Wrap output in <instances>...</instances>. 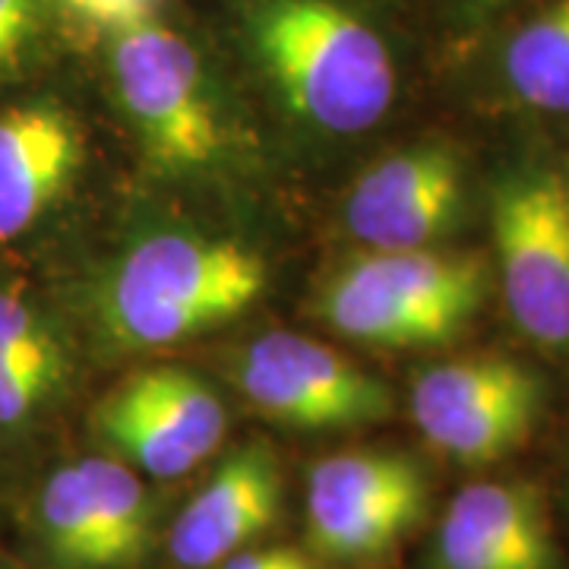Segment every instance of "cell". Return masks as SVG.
Segmentation results:
<instances>
[{
    "label": "cell",
    "mask_w": 569,
    "mask_h": 569,
    "mask_svg": "<svg viewBox=\"0 0 569 569\" xmlns=\"http://www.w3.org/2000/svg\"><path fill=\"white\" fill-rule=\"evenodd\" d=\"M61 7L73 20L92 29H104L111 36L133 22L152 20L156 0H61Z\"/></svg>",
    "instance_id": "17"
},
{
    "label": "cell",
    "mask_w": 569,
    "mask_h": 569,
    "mask_svg": "<svg viewBox=\"0 0 569 569\" xmlns=\"http://www.w3.org/2000/svg\"><path fill=\"white\" fill-rule=\"evenodd\" d=\"M86 133L58 99L0 108V247L26 238L73 187Z\"/></svg>",
    "instance_id": "11"
},
{
    "label": "cell",
    "mask_w": 569,
    "mask_h": 569,
    "mask_svg": "<svg viewBox=\"0 0 569 569\" xmlns=\"http://www.w3.org/2000/svg\"><path fill=\"white\" fill-rule=\"evenodd\" d=\"M497 276L512 323L545 348H569V183L522 168L493 193Z\"/></svg>",
    "instance_id": "5"
},
{
    "label": "cell",
    "mask_w": 569,
    "mask_h": 569,
    "mask_svg": "<svg viewBox=\"0 0 569 569\" xmlns=\"http://www.w3.org/2000/svg\"><path fill=\"white\" fill-rule=\"evenodd\" d=\"M238 387L269 421L298 430H348L387 421L392 389L342 351L301 332L257 336L234 367Z\"/></svg>",
    "instance_id": "8"
},
{
    "label": "cell",
    "mask_w": 569,
    "mask_h": 569,
    "mask_svg": "<svg viewBox=\"0 0 569 569\" xmlns=\"http://www.w3.org/2000/svg\"><path fill=\"white\" fill-rule=\"evenodd\" d=\"M509 0H466V17L468 20H488L493 13H500Z\"/></svg>",
    "instance_id": "20"
},
{
    "label": "cell",
    "mask_w": 569,
    "mask_h": 569,
    "mask_svg": "<svg viewBox=\"0 0 569 569\" xmlns=\"http://www.w3.org/2000/svg\"><path fill=\"white\" fill-rule=\"evenodd\" d=\"M548 399L545 380L507 355H466L425 370L411 418L430 447L459 466H493L529 443Z\"/></svg>",
    "instance_id": "4"
},
{
    "label": "cell",
    "mask_w": 569,
    "mask_h": 569,
    "mask_svg": "<svg viewBox=\"0 0 569 569\" xmlns=\"http://www.w3.org/2000/svg\"><path fill=\"white\" fill-rule=\"evenodd\" d=\"M307 560L295 550L282 548H263V550H238L228 560H222L216 569H298Z\"/></svg>",
    "instance_id": "19"
},
{
    "label": "cell",
    "mask_w": 569,
    "mask_h": 569,
    "mask_svg": "<svg viewBox=\"0 0 569 569\" xmlns=\"http://www.w3.org/2000/svg\"><path fill=\"white\" fill-rule=\"evenodd\" d=\"M266 288L250 247L193 231H156L127 247L99 291V317L127 348H162L244 313Z\"/></svg>",
    "instance_id": "1"
},
{
    "label": "cell",
    "mask_w": 569,
    "mask_h": 569,
    "mask_svg": "<svg viewBox=\"0 0 569 569\" xmlns=\"http://www.w3.org/2000/svg\"><path fill=\"white\" fill-rule=\"evenodd\" d=\"M298 569H313V567H310V563H305V567H298Z\"/></svg>",
    "instance_id": "22"
},
{
    "label": "cell",
    "mask_w": 569,
    "mask_h": 569,
    "mask_svg": "<svg viewBox=\"0 0 569 569\" xmlns=\"http://www.w3.org/2000/svg\"><path fill=\"white\" fill-rule=\"evenodd\" d=\"M425 468L406 452L351 449L326 456L307 478V541L336 563H373L425 519Z\"/></svg>",
    "instance_id": "6"
},
{
    "label": "cell",
    "mask_w": 569,
    "mask_h": 569,
    "mask_svg": "<svg viewBox=\"0 0 569 569\" xmlns=\"http://www.w3.org/2000/svg\"><path fill=\"white\" fill-rule=\"evenodd\" d=\"M41 0H0V77L20 61L39 29Z\"/></svg>",
    "instance_id": "18"
},
{
    "label": "cell",
    "mask_w": 569,
    "mask_h": 569,
    "mask_svg": "<svg viewBox=\"0 0 569 569\" xmlns=\"http://www.w3.org/2000/svg\"><path fill=\"white\" fill-rule=\"evenodd\" d=\"M111 73L123 114L162 171H203L222 156L224 130L209 99L200 58L164 22L111 32Z\"/></svg>",
    "instance_id": "3"
},
{
    "label": "cell",
    "mask_w": 569,
    "mask_h": 569,
    "mask_svg": "<svg viewBox=\"0 0 569 569\" xmlns=\"http://www.w3.org/2000/svg\"><path fill=\"white\" fill-rule=\"evenodd\" d=\"M92 430L133 471L181 478L222 447L228 415L216 389L183 367L127 373L92 408Z\"/></svg>",
    "instance_id": "7"
},
{
    "label": "cell",
    "mask_w": 569,
    "mask_h": 569,
    "mask_svg": "<svg viewBox=\"0 0 569 569\" xmlns=\"http://www.w3.org/2000/svg\"><path fill=\"white\" fill-rule=\"evenodd\" d=\"M70 351L54 317L22 282L0 279V440H17L58 402Z\"/></svg>",
    "instance_id": "13"
},
{
    "label": "cell",
    "mask_w": 569,
    "mask_h": 569,
    "mask_svg": "<svg viewBox=\"0 0 569 569\" xmlns=\"http://www.w3.org/2000/svg\"><path fill=\"white\" fill-rule=\"evenodd\" d=\"M102 541L104 569H133L152 548V493L140 471L114 456L77 459Z\"/></svg>",
    "instance_id": "15"
},
{
    "label": "cell",
    "mask_w": 569,
    "mask_h": 569,
    "mask_svg": "<svg viewBox=\"0 0 569 569\" xmlns=\"http://www.w3.org/2000/svg\"><path fill=\"white\" fill-rule=\"evenodd\" d=\"M250 41L284 102L326 133H361L396 99L383 39L336 0H263Z\"/></svg>",
    "instance_id": "2"
},
{
    "label": "cell",
    "mask_w": 569,
    "mask_h": 569,
    "mask_svg": "<svg viewBox=\"0 0 569 569\" xmlns=\"http://www.w3.org/2000/svg\"><path fill=\"white\" fill-rule=\"evenodd\" d=\"M0 569H32L29 563H22L17 557H10V553H0Z\"/></svg>",
    "instance_id": "21"
},
{
    "label": "cell",
    "mask_w": 569,
    "mask_h": 569,
    "mask_svg": "<svg viewBox=\"0 0 569 569\" xmlns=\"http://www.w3.org/2000/svg\"><path fill=\"white\" fill-rule=\"evenodd\" d=\"M317 310L339 336L373 348L443 346L462 329L365 276L355 260L320 291Z\"/></svg>",
    "instance_id": "14"
},
{
    "label": "cell",
    "mask_w": 569,
    "mask_h": 569,
    "mask_svg": "<svg viewBox=\"0 0 569 569\" xmlns=\"http://www.w3.org/2000/svg\"><path fill=\"white\" fill-rule=\"evenodd\" d=\"M466 193L462 159L447 142H421L367 168L351 183L346 224L370 250H421L459 219Z\"/></svg>",
    "instance_id": "9"
},
{
    "label": "cell",
    "mask_w": 569,
    "mask_h": 569,
    "mask_svg": "<svg viewBox=\"0 0 569 569\" xmlns=\"http://www.w3.org/2000/svg\"><path fill=\"white\" fill-rule=\"evenodd\" d=\"M282 507V471L266 443L224 456L168 531V553L181 569H216L272 529Z\"/></svg>",
    "instance_id": "12"
},
{
    "label": "cell",
    "mask_w": 569,
    "mask_h": 569,
    "mask_svg": "<svg viewBox=\"0 0 569 569\" xmlns=\"http://www.w3.org/2000/svg\"><path fill=\"white\" fill-rule=\"evenodd\" d=\"M541 490L529 481H475L449 500L430 548V569H557Z\"/></svg>",
    "instance_id": "10"
},
{
    "label": "cell",
    "mask_w": 569,
    "mask_h": 569,
    "mask_svg": "<svg viewBox=\"0 0 569 569\" xmlns=\"http://www.w3.org/2000/svg\"><path fill=\"white\" fill-rule=\"evenodd\" d=\"M503 77L519 102L569 114V0H550L509 39Z\"/></svg>",
    "instance_id": "16"
}]
</instances>
